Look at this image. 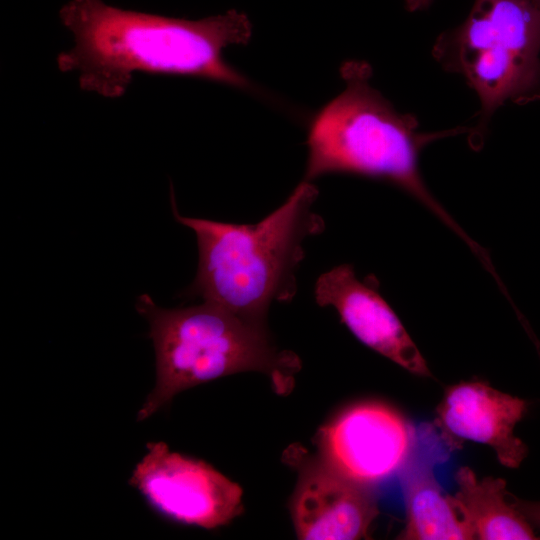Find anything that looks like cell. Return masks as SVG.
Returning a JSON list of instances; mask_svg holds the SVG:
<instances>
[{
  "label": "cell",
  "instance_id": "obj_13",
  "mask_svg": "<svg viewBox=\"0 0 540 540\" xmlns=\"http://www.w3.org/2000/svg\"><path fill=\"white\" fill-rule=\"evenodd\" d=\"M508 497L528 522L540 529V501L523 500L512 495L509 491Z\"/></svg>",
  "mask_w": 540,
  "mask_h": 540
},
{
  "label": "cell",
  "instance_id": "obj_9",
  "mask_svg": "<svg viewBox=\"0 0 540 540\" xmlns=\"http://www.w3.org/2000/svg\"><path fill=\"white\" fill-rule=\"evenodd\" d=\"M314 295L318 305L333 307L364 345L412 374L432 376L418 347L377 287L360 280L351 265L340 264L321 274Z\"/></svg>",
  "mask_w": 540,
  "mask_h": 540
},
{
  "label": "cell",
  "instance_id": "obj_4",
  "mask_svg": "<svg viewBox=\"0 0 540 540\" xmlns=\"http://www.w3.org/2000/svg\"><path fill=\"white\" fill-rule=\"evenodd\" d=\"M136 309L149 323L156 359L155 386L137 421L150 418L178 393L241 372L266 375L278 394L292 391L301 361L276 346L266 324L208 301L161 308L148 294L138 297Z\"/></svg>",
  "mask_w": 540,
  "mask_h": 540
},
{
  "label": "cell",
  "instance_id": "obj_1",
  "mask_svg": "<svg viewBox=\"0 0 540 540\" xmlns=\"http://www.w3.org/2000/svg\"><path fill=\"white\" fill-rule=\"evenodd\" d=\"M59 17L73 45L58 54L57 66L61 72H77L84 91L119 98L136 73L252 89L223 56L227 47L251 37V22L243 12L189 20L122 9L103 0H68Z\"/></svg>",
  "mask_w": 540,
  "mask_h": 540
},
{
  "label": "cell",
  "instance_id": "obj_2",
  "mask_svg": "<svg viewBox=\"0 0 540 540\" xmlns=\"http://www.w3.org/2000/svg\"><path fill=\"white\" fill-rule=\"evenodd\" d=\"M318 189L302 180L286 201L255 224L185 217L170 198L174 218L190 228L198 245L196 277L184 295L200 297L235 314L266 324L274 302H290L305 257L303 242L325 229L314 212Z\"/></svg>",
  "mask_w": 540,
  "mask_h": 540
},
{
  "label": "cell",
  "instance_id": "obj_11",
  "mask_svg": "<svg viewBox=\"0 0 540 540\" xmlns=\"http://www.w3.org/2000/svg\"><path fill=\"white\" fill-rule=\"evenodd\" d=\"M415 449V448H414ZM442 453L423 457L411 453L400 470L406 510V524L398 539L403 540H470L475 539L470 526L444 494L434 465L443 460Z\"/></svg>",
  "mask_w": 540,
  "mask_h": 540
},
{
  "label": "cell",
  "instance_id": "obj_6",
  "mask_svg": "<svg viewBox=\"0 0 540 540\" xmlns=\"http://www.w3.org/2000/svg\"><path fill=\"white\" fill-rule=\"evenodd\" d=\"M129 484L156 513L180 524L216 529L243 511V491L236 482L162 441L147 444Z\"/></svg>",
  "mask_w": 540,
  "mask_h": 540
},
{
  "label": "cell",
  "instance_id": "obj_5",
  "mask_svg": "<svg viewBox=\"0 0 540 540\" xmlns=\"http://www.w3.org/2000/svg\"><path fill=\"white\" fill-rule=\"evenodd\" d=\"M432 54L476 92L481 109L469 138L479 146L499 107L540 101V5L475 0L462 24L438 36Z\"/></svg>",
  "mask_w": 540,
  "mask_h": 540
},
{
  "label": "cell",
  "instance_id": "obj_10",
  "mask_svg": "<svg viewBox=\"0 0 540 540\" xmlns=\"http://www.w3.org/2000/svg\"><path fill=\"white\" fill-rule=\"evenodd\" d=\"M527 409L524 399L481 381H464L447 387L436 408L435 425L449 450L466 440L486 444L503 466L517 468L528 448L514 429Z\"/></svg>",
  "mask_w": 540,
  "mask_h": 540
},
{
  "label": "cell",
  "instance_id": "obj_12",
  "mask_svg": "<svg viewBox=\"0 0 540 540\" xmlns=\"http://www.w3.org/2000/svg\"><path fill=\"white\" fill-rule=\"evenodd\" d=\"M454 506L479 540L539 539L533 526L508 497L502 478L478 479L469 467L455 473Z\"/></svg>",
  "mask_w": 540,
  "mask_h": 540
},
{
  "label": "cell",
  "instance_id": "obj_3",
  "mask_svg": "<svg viewBox=\"0 0 540 540\" xmlns=\"http://www.w3.org/2000/svg\"><path fill=\"white\" fill-rule=\"evenodd\" d=\"M344 90L313 119L308 131V160L303 180L327 174H354L389 182L419 201L467 246L476 243L426 186L419 168L422 149L434 140L470 133L469 127L422 133L413 115L399 113L369 82L370 67L351 61L341 69Z\"/></svg>",
  "mask_w": 540,
  "mask_h": 540
},
{
  "label": "cell",
  "instance_id": "obj_15",
  "mask_svg": "<svg viewBox=\"0 0 540 540\" xmlns=\"http://www.w3.org/2000/svg\"><path fill=\"white\" fill-rule=\"evenodd\" d=\"M537 4L540 5V0H534Z\"/></svg>",
  "mask_w": 540,
  "mask_h": 540
},
{
  "label": "cell",
  "instance_id": "obj_14",
  "mask_svg": "<svg viewBox=\"0 0 540 540\" xmlns=\"http://www.w3.org/2000/svg\"><path fill=\"white\" fill-rule=\"evenodd\" d=\"M433 0H405L406 8L409 11H419L426 9Z\"/></svg>",
  "mask_w": 540,
  "mask_h": 540
},
{
  "label": "cell",
  "instance_id": "obj_8",
  "mask_svg": "<svg viewBox=\"0 0 540 540\" xmlns=\"http://www.w3.org/2000/svg\"><path fill=\"white\" fill-rule=\"evenodd\" d=\"M296 457L294 452L291 453ZM298 479L290 513L298 539L356 540L369 538L379 515L373 487L337 471L320 455L297 453Z\"/></svg>",
  "mask_w": 540,
  "mask_h": 540
},
{
  "label": "cell",
  "instance_id": "obj_7",
  "mask_svg": "<svg viewBox=\"0 0 540 540\" xmlns=\"http://www.w3.org/2000/svg\"><path fill=\"white\" fill-rule=\"evenodd\" d=\"M416 431L380 402L352 405L319 432L320 456L347 478L369 487L400 472L416 446Z\"/></svg>",
  "mask_w": 540,
  "mask_h": 540
}]
</instances>
